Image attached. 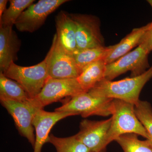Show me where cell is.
<instances>
[{
  "instance_id": "6da1fadb",
  "label": "cell",
  "mask_w": 152,
  "mask_h": 152,
  "mask_svg": "<svg viewBox=\"0 0 152 152\" xmlns=\"http://www.w3.org/2000/svg\"><path fill=\"white\" fill-rule=\"evenodd\" d=\"M152 78V66L144 73L137 77L112 81L104 79L88 92L101 98L121 100L135 105L146 83Z\"/></svg>"
},
{
  "instance_id": "7a4b0ae2",
  "label": "cell",
  "mask_w": 152,
  "mask_h": 152,
  "mask_svg": "<svg viewBox=\"0 0 152 152\" xmlns=\"http://www.w3.org/2000/svg\"><path fill=\"white\" fill-rule=\"evenodd\" d=\"M135 105L121 100L113 101L112 122L108 133L107 142L108 145L119 136L133 133L151 140L145 129L136 116Z\"/></svg>"
},
{
  "instance_id": "3957f363",
  "label": "cell",
  "mask_w": 152,
  "mask_h": 152,
  "mask_svg": "<svg viewBox=\"0 0 152 152\" xmlns=\"http://www.w3.org/2000/svg\"><path fill=\"white\" fill-rule=\"evenodd\" d=\"M49 50L43 61L31 66H23L12 62L4 74L20 85L30 99L37 96L49 78Z\"/></svg>"
},
{
  "instance_id": "277c9868",
  "label": "cell",
  "mask_w": 152,
  "mask_h": 152,
  "mask_svg": "<svg viewBox=\"0 0 152 152\" xmlns=\"http://www.w3.org/2000/svg\"><path fill=\"white\" fill-rule=\"evenodd\" d=\"M86 92L77 78L59 79L49 77L39 94L28 101L32 106L43 109L65 97L75 96Z\"/></svg>"
},
{
  "instance_id": "5b68a950",
  "label": "cell",
  "mask_w": 152,
  "mask_h": 152,
  "mask_svg": "<svg viewBox=\"0 0 152 152\" xmlns=\"http://www.w3.org/2000/svg\"><path fill=\"white\" fill-rule=\"evenodd\" d=\"M113 99L98 97L85 92L71 98L55 111L68 112L83 118L90 116H108L112 114Z\"/></svg>"
},
{
  "instance_id": "8992f818",
  "label": "cell",
  "mask_w": 152,
  "mask_h": 152,
  "mask_svg": "<svg viewBox=\"0 0 152 152\" xmlns=\"http://www.w3.org/2000/svg\"><path fill=\"white\" fill-rule=\"evenodd\" d=\"M149 54L143 44L140 43L132 51L107 65L104 79L112 81L128 71H131L132 77L142 75L150 68L148 60Z\"/></svg>"
},
{
  "instance_id": "52a82bcc",
  "label": "cell",
  "mask_w": 152,
  "mask_h": 152,
  "mask_svg": "<svg viewBox=\"0 0 152 152\" xmlns=\"http://www.w3.org/2000/svg\"><path fill=\"white\" fill-rule=\"evenodd\" d=\"M70 15L75 26L77 50L105 47L100 20L97 17L87 14Z\"/></svg>"
},
{
  "instance_id": "ba28073f",
  "label": "cell",
  "mask_w": 152,
  "mask_h": 152,
  "mask_svg": "<svg viewBox=\"0 0 152 152\" xmlns=\"http://www.w3.org/2000/svg\"><path fill=\"white\" fill-rule=\"evenodd\" d=\"M68 1V0H40L22 13L15 26L19 31L34 32L45 24L49 15Z\"/></svg>"
},
{
  "instance_id": "9c48e42d",
  "label": "cell",
  "mask_w": 152,
  "mask_h": 152,
  "mask_svg": "<svg viewBox=\"0 0 152 152\" xmlns=\"http://www.w3.org/2000/svg\"><path fill=\"white\" fill-rule=\"evenodd\" d=\"M49 61V77L53 79L77 78L80 71L76 64L72 55L61 46L55 34L53 38Z\"/></svg>"
},
{
  "instance_id": "30bf717a",
  "label": "cell",
  "mask_w": 152,
  "mask_h": 152,
  "mask_svg": "<svg viewBox=\"0 0 152 152\" xmlns=\"http://www.w3.org/2000/svg\"><path fill=\"white\" fill-rule=\"evenodd\" d=\"M111 122V118L101 121L83 120L80 124V131L75 135L91 152H105Z\"/></svg>"
},
{
  "instance_id": "8fae6325",
  "label": "cell",
  "mask_w": 152,
  "mask_h": 152,
  "mask_svg": "<svg viewBox=\"0 0 152 152\" xmlns=\"http://www.w3.org/2000/svg\"><path fill=\"white\" fill-rule=\"evenodd\" d=\"M2 105L12 117L19 133L27 139L33 148L35 144L33 121L38 108L28 102H21L9 100H0Z\"/></svg>"
},
{
  "instance_id": "7c38bea8",
  "label": "cell",
  "mask_w": 152,
  "mask_h": 152,
  "mask_svg": "<svg viewBox=\"0 0 152 152\" xmlns=\"http://www.w3.org/2000/svg\"><path fill=\"white\" fill-rule=\"evenodd\" d=\"M74 115L72 113L68 112H49L43 109H38L33 121L36 131L34 152H41L44 144L48 142L50 131L58 122Z\"/></svg>"
},
{
  "instance_id": "4fadbf2b",
  "label": "cell",
  "mask_w": 152,
  "mask_h": 152,
  "mask_svg": "<svg viewBox=\"0 0 152 152\" xmlns=\"http://www.w3.org/2000/svg\"><path fill=\"white\" fill-rule=\"evenodd\" d=\"M21 42L13 26H0V72L4 73L18 60Z\"/></svg>"
},
{
  "instance_id": "5bb4252c",
  "label": "cell",
  "mask_w": 152,
  "mask_h": 152,
  "mask_svg": "<svg viewBox=\"0 0 152 152\" xmlns=\"http://www.w3.org/2000/svg\"><path fill=\"white\" fill-rule=\"evenodd\" d=\"M57 40L61 46L69 54L77 50L76 28L70 13L61 11L55 18Z\"/></svg>"
},
{
  "instance_id": "9a60e30c",
  "label": "cell",
  "mask_w": 152,
  "mask_h": 152,
  "mask_svg": "<svg viewBox=\"0 0 152 152\" xmlns=\"http://www.w3.org/2000/svg\"><path fill=\"white\" fill-rule=\"evenodd\" d=\"M150 25L151 23L141 27L133 29L131 32L119 43L113 45L111 51L104 60L106 64L113 62L130 52L134 47L139 45L142 37L149 28Z\"/></svg>"
},
{
  "instance_id": "2e32d148",
  "label": "cell",
  "mask_w": 152,
  "mask_h": 152,
  "mask_svg": "<svg viewBox=\"0 0 152 152\" xmlns=\"http://www.w3.org/2000/svg\"><path fill=\"white\" fill-rule=\"evenodd\" d=\"M107 64L103 59L86 66L77 78L83 89L88 92L104 79Z\"/></svg>"
},
{
  "instance_id": "e0dca14e",
  "label": "cell",
  "mask_w": 152,
  "mask_h": 152,
  "mask_svg": "<svg viewBox=\"0 0 152 152\" xmlns=\"http://www.w3.org/2000/svg\"><path fill=\"white\" fill-rule=\"evenodd\" d=\"M30 99L18 83L9 78L0 72V100L28 102Z\"/></svg>"
},
{
  "instance_id": "ac0fdd59",
  "label": "cell",
  "mask_w": 152,
  "mask_h": 152,
  "mask_svg": "<svg viewBox=\"0 0 152 152\" xmlns=\"http://www.w3.org/2000/svg\"><path fill=\"white\" fill-rule=\"evenodd\" d=\"M113 45L77 50L72 55L76 64L82 72L86 66L100 60H104L111 51Z\"/></svg>"
},
{
  "instance_id": "d6986e66",
  "label": "cell",
  "mask_w": 152,
  "mask_h": 152,
  "mask_svg": "<svg viewBox=\"0 0 152 152\" xmlns=\"http://www.w3.org/2000/svg\"><path fill=\"white\" fill-rule=\"evenodd\" d=\"M138 135L133 133L124 134L116 139L124 152H152V143L149 140H140Z\"/></svg>"
},
{
  "instance_id": "ffe728a7",
  "label": "cell",
  "mask_w": 152,
  "mask_h": 152,
  "mask_svg": "<svg viewBox=\"0 0 152 152\" xmlns=\"http://www.w3.org/2000/svg\"><path fill=\"white\" fill-rule=\"evenodd\" d=\"M34 0H10L8 8L7 9L0 18V26H13L22 13L26 10Z\"/></svg>"
},
{
  "instance_id": "44dd1931",
  "label": "cell",
  "mask_w": 152,
  "mask_h": 152,
  "mask_svg": "<svg viewBox=\"0 0 152 152\" xmlns=\"http://www.w3.org/2000/svg\"><path fill=\"white\" fill-rule=\"evenodd\" d=\"M48 142L50 143L54 146L57 152H91L75 135L61 138L50 134Z\"/></svg>"
},
{
  "instance_id": "7402d4cb",
  "label": "cell",
  "mask_w": 152,
  "mask_h": 152,
  "mask_svg": "<svg viewBox=\"0 0 152 152\" xmlns=\"http://www.w3.org/2000/svg\"><path fill=\"white\" fill-rule=\"evenodd\" d=\"M135 113L139 121L145 129L152 143V108L147 102L139 100L135 105Z\"/></svg>"
},
{
  "instance_id": "603a6c76",
  "label": "cell",
  "mask_w": 152,
  "mask_h": 152,
  "mask_svg": "<svg viewBox=\"0 0 152 152\" xmlns=\"http://www.w3.org/2000/svg\"><path fill=\"white\" fill-rule=\"evenodd\" d=\"M140 43L143 44L149 53L152 51V22L143 36L142 37Z\"/></svg>"
},
{
  "instance_id": "cb8c5ba5",
  "label": "cell",
  "mask_w": 152,
  "mask_h": 152,
  "mask_svg": "<svg viewBox=\"0 0 152 152\" xmlns=\"http://www.w3.org/2000/svg\"><path fill=\"white\" fill-rule=\"evenodd\" d=\"M8 2L7 0H0V18H1L3 13L7 9L6 6Z\"/></svg>"
},
{
  "instance_id": "d4e9b609",
  "label": "cell",
  "mask_w": 152,
  "mask_h": 152,
  "mask_svg": "<svg viewBox=\"0 0 152 152\" xmlns=\"http://www.w3.org/2000/svg\"><path fill=\"white\" fill-rule=\"evenodd\" d=\"M148 2L151 5L152 7V1H148Z\"/></svg>"
}]
</instances>
